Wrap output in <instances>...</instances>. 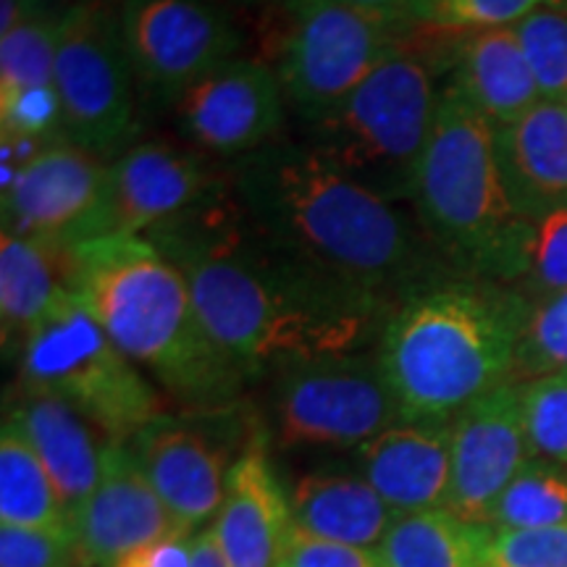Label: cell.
Here are the masks:
<instances>
[{
    "mask_svg": "<svg viewBox=\"0 0 567 567\" xmlns=\"http://www.w3.org/2000/svg\"><path fill=\"white\" fill-rule=\"evenodd\" d=\"M274 431L287 450H358L402 410L381 373L375 352L326 354L276 371Z\"/></svg>",
    "mask_w": 567,
    "mask_h": 567,
    "instance_id": "30bf717a",
    "label": "cell"
},
{
    "mask_svg": "<svg viewBox=\"0 0 567 567\" xmlns=\"http://www.w3.org/2000/svg\"><path fill=\"white\" fill-rule=\"evenodd\" d=\"M51 473L63 505L71 515L80 509L103 471V450L90 421L69 408L59 396L24 386L9 413ZM71 526V523H69Z\"/></svg>",
    "mask_w": 567,
    "mask_h": 567,
    "instance_id": "7402d4cb",
    "label": "cell"
},
{
    "mask_svg": "<svg viewBox=\"0 0 567 567\" xmlns=\"http://www.w3.org/2000/svg\"><path fill=\"white\" fill-rule=\"evenodd\" d=\"M174 116L189 147L237 161L276 142L287 97L276 69L239 55L184 92Z\"/></svg>",
    "mask_w": 567,
    "mask_h": 567,
    "instance_id": "4fadbf2b",
    "label": "cell"
},
{
    "mask_svg": "<svg viewBox=\"0 0 567 567\" xmlns=\"http://www.w3.org/2000/svg\"><path fill=\"white\" fill-rule=\"evenodd\" d=\"M534 457L523 415V381L492 389L452 417V488L446 509L488 526V513Z\"/></svg>",
    "mask_w": 567,
    "mask_h": 567,
    "instance_id": "5bb4252c",
    "label": "cell"
},
{
    "mask_svg": "<svg viewBox=\"0 0 567 567\" xmlns=\"http://www.w3.org/2000/svg\"><path fill=\"white\" fill-rule=\"evenodd\" d=\"M189 567H229L213 526H205L193 536V565Z\"/></svg>",
    "mask_w": 567,
    "mask_h": 567,
    "instance_id": "74e56055",
    "label": "cell"
},
{
    "mask_svg": "<svg viewBox=\"0 0 567 567\" xmlns=\"http://www.w3.org/2000/svg\"><path fill=\"white\" fill-rule=\"evenodd\" d=\"M446 82L494 130L517 122L523 113L542 103V92L515 27L452 32Z\"/></svg>",
    "mask_w": 567,
    "mask_h": 567,
    "instance_id": "44dd1931",
    "label": "cell"
},
{
    "mask_svg": "<svg viewBox=\"0 0 567 567\" xmlns=\"http://www.w3.org/2000/svg\"><path fill=\"white\" fill-rule=\"evenodd\" d=\"M61 13H34L0 34V97L53 84Z\"/></svg>",
    "mask_w": 567,
    "mask_h": 567,
    "instance_id": "83f0119b",
    "label": "cell"
},
{
    "mask_svg": "<svg viewBox=\"0 0 567 567\" xmlns=\"http://www.w3.org/2000/svg\"><path fill=\"white\" fill-rule=\"evenodd\" d=\"M549 0H413L408 17L436 32H476L515 27Z\"/></svg>",
    "mask_w": 567,
    "mask_h": 567,
    "instance_id": "1f68e13d",
    "label": "cell"
},
{
    "mask_svg": "<svg viewBox=\"0 0 567 567\" xmlns=\"http://www.w3.org/2000/svg\"><path fill=\"white\" fill-rule=\"evenodd\" d=\"M174 534L182 530L130 444H105L101 481L71 515L80 567H111L126 551Z\"/></svg>",
    "mask_w": 567,
    "mask_h": 567,
    "instance_id": "9a60e30c",
    "label": "cell"
},
{
    "mask_svg": "<svg viewBox=\"0 0 567 567\" xmlns=\"http://www.w3.org/2000/svg\"><path fill=\"white\" fill-rule=\"evenodd\" d=\"M484 567H567V523L492 534Z\"/></svg>",
    "mask_w": 567,
    "mask_h": 567,
    "instance_id": "836d02e7",
    "label": "cell"
},
{
    "mask_svg": "<svg viewBox=\"0 0 567 567\" xmlns=\"http://www.w3.org/2000/svg\"><path fill=\"white\" fill-rule=\"evenodd\" d=\"M174 260L216 344L245 379L379 342L392 305L331 279L255 226L226 182L145 234Z\"/></svg>",
    "mask_w": 567,
    "mask_h": 567,
    "instance_id": "6da1fadb",
    "label": "cell"
},
{
    "mask_svg": "<svg viewBox=\"0 0 567 567\" xmlns=\"http://www.w3.org/2000/svg\"><path fill=\"white\" fill-rule=\"evenodd\" d=\"M292 526L305 534L379 549L400 513L358 471L318 467L302 473L289 492Z\"/></svg>",
    "mask_w": 567,
    "mask_h": 567,
    "instance_id": "603a6c76",
    "label": "cell"
},
{
    "mask_svg": "<svg viewBox=\"0 0 567 567\" xmlns=\"http://www.w3.org/2000/svg\"><path fill=\"white\" fill-rule=\"evenodd\" d=\"M276 567H384L379 549L352 547L289 528Z\"/></svg>",
    "mask_w": 567,
    "mask_h": 567,
    "instance_id": "d590c367",
    "label": "cell"
},
{
    "mask_svg": "<svg viewBox=\"0 0 567 567\" xmlns=\"http://www.w3.org/2000/svg\"><path fill=\"white\" fill-rule=\"evenodd\" d=\"M494 528L450 509L400 515L381 542L384 567H484Z\"/></svg>",
    "mask_w": 567,
    "mask_h": 567,
    "instance_id": "d4e9b609",
    "label": "cell"
},
{
    "mask_svg": "<svg viewBox=\"0 0 567 567\" xmlns=\"http://www.w3.org/2000/svg\"><path fill=\"white\" fill-rule=\"evenodd\" d=\"M528 297L507 284L452 274L389 313L375 360L402 417L452 421L492 389L515 381Z\"/></svg>",
    "mask_w": 567,
    "mask_h": 567,
    "instance_id": "277c9868",
    "label": "cell"
},
{
    "mask_svg": "<svg viewBox=\"0 0 567 567\" xmlns=\"http://www.w3.org/2000/svg\"><path fill=\"white\" fill-rule=\"evenodd\" d=\"M530 455L567 467V371L523 381Z\"/></svg>",
    "mask_w": 567,
    "mask_h": 567,
    "instance_id": "4dcf8cb0",
    "label": "cell"
},
{
    "mask_svg": "<svg viewBox=\"0 0 567 567\" xmlns=\"http://www.w3.org/2000/svg\"><path fill=\"white\" fill-rule=\"evenodd\" d=\"M567 523V467L530 457L488 513L496 530L544 528Z\"/></svg>",
    "mask_w": 567,
    "mask_h": 567,
    "instance_id": "4316f807",
    "label": "cell"
},
{
    "mask_svg": "<svg viewBox=\"0 0 567 567\" xmlns=\"http://www.w3.org/2000/svg\"><path fill=\"white\" fill-rule=\"evenodd\" d=\"M410 208L455 271L507 287L526 279L534 224L509 203L496 130L450 82Z\"/></svg>",
    "mask_w": 567,
    "mask_h": 567,
    "instance_id": "5b68a950",
    "label": "cell"
},
{
    "mask_svg": "<svg viewBox=\"0 0 567 567\" xmlns=\"http://www.w3.org/2000/svg\"><path fill=\"white\" fill-rule=\"evenodd\" d=\"M567 371V289L528 305L515 354V375L526 381Z\"/></svg>",
    "mask_w": 567,
    "mask_h": 567,
    "instance_id": "f546056e",
    "label": "cell"
},
{
    "mask_svg": "<svg viewBox=\"0 0 567 567\" xmlns=\"http://www.w3.org/2000/svg\"><path fill=\"white\" fill-rule=\"evenodd\" d=\"M515 289L526 295L528 302L567 289V205L534 221L528 271Z\"/></svg>",
    "mask_w": 567,
    "mask_h": 567,
    "instance_id": "d6a6232c",
    "label": "cell"
},
{
    "mask_svg": "<svg viewBox=\"0 0 567 567\" xmlns=\"http://www.w3.org/2000/svg\"><path fill=\"white\" fill-rule=\"evenodd\" d=\"M0 567H80L71 530L0 526Z\"/></svg>",
    "mask_w": 567,
    "mask_h": 567,
    "instance_id": "e575fe53",
    "label": "cell"
},
{
    "mask_svg": "<svg viewBox=\"0 0 567 567\" xmlns=\"http://www.w3.org/2000/svg\"><path fill=\"white\" fill-rule=\"evenodd\" d=\"M289 13L292 27L276 74L302 126L334 111L417 30L408 17L354 9L339 0H300Z\"/></svg>",
    "mask_w": 567,
    "mask_h": 567,
    "instance_id": "ba28073f",
    "label": "cell"
},
{
    "mask_svg": "<svg viewBox=\"0 0 567 567\" xmlns=\"http://www.w3.org/2000/svg\"><path fill=\"white\" fill-rule=\"evenodd\" d=\"M452 32L417 27L334 111L302 126L310 151L389 203L410 205L450 76Z\"/></svg>",
    "mask_w": 567,
    "mask_h": 567,
    "instance_id": "8992f818",
    "label": "cell"
},
{
    "mask_svg": "<svg viewBox=\"0 0 567 567\" xmlns=\"http://www.w3.org/2000/svg\"><path fill=\"white\" fill-rule=\"evenodd\" d=\"M0 523L17 528L71 530L69 509L51 473L11 415H6L0 431Z\"/></svg>",
    "mask_w": 567,
    "mask_h": 567,
    "instance_id": "484cf974",
    "label": "cell"
},
{
    "mask_svg": "<svg viewBox=\"0 0 567 567\" xmlns=\"http://www.w3.org/2000/svg\"><path fill=\"white\" fill-rule=\"evenodd\" d=\"M557 3H563V6H565V9H567V0H557Z\"/></svg>",
    "mask_w": 567,
    "mask_h": 567,
    "instance_id": "b9f144b4",
    "label": "cell"
},
{
    "mask_svg": "<svg viewBox=\"0 0 567 567\" xmlns=\"http://www.w3.org/2000/svg\"><path fill=\"white\" fill-rule=\"evenodd\" d=\"M69 287V247L6 234L0 239L3 350L19 354L27 334Z\"/></svg>",
    "mask_w": 567,
    "mask_h": 567,
    "instance_id": "cb8c5ba5",
    "label": "cell"
},
{
    "mask_svg": "<svg viewBox=\"0 0 567 567\" xmlns=\"http://www.w3.org/2000/svg\"><path fill=\"white\" fill-rule=\"evenodd\" d=\"M226 172L247 218L271 243L392 308L460 274L413 208L375 195L305 142L276 140L231 161Z\"/></svg>",
    "mask_w": 567,
    "mask_h": 567,
    "instance_id": "7a4b0ae2",
    "label": "cell"
},
{
    "mask_svg": "<svg viewBox=\"0 0 567 567\" xmlns=\"http://www.w3.org/2000/svg\"><path fill=\"white\" fill-rule=\"evenodd\" d=\"M122 38L137 92L174 109L203 76L239 59L243 32L216 0H122Z\"/></svg>",
    "mask_w": 567,
    "mask_h": 567,
    "instance_id": "8fae6325",
    "label": "cell"
},
{
    "mask_svg": "<svg viewBox=\"0 0 567 567\" xmlns=\"http://www.w3.org/2000/svg\"><path fill=\"white\" fill-rule=\"evenodd\" d=\"M276 3H281L284 6V9H292V6H297V3H300V0H276Z\"/></svg>",
    "mask_w": 567,
    "mask_h": 567,
    "instance_id": "ab89813d",
    "label": "cell"
},
{
    "mask_svg": "<svg viewBox=\"0 0 567 567\" xmlns=\"http://www.w3.org/2000/svg\"><path fill=\"white\" fill-rule=\"evenodd\" d=\"M19 365L21 386L59 396L109 444H130L137 431L161 415L155 386L113 344L71 287L32 326L19 350Z\"/></svg>",
    "mask_w": 567,
    "mask_h": 567,
    "instance_id": "52a82bcc",
    "label": "cell"
},
{
    "mask_svg": "<svg viewBox=\"0 0 567 567\" xmlns=\"http://www.w3.org/2000/svg\"><path fill=\"white\" fill-rule=\"evenodd\" d=\"M69 287L142 373L182 405L226 410L245 373L216 344L182 268L147 237L69 245Z\"/></svg>",
    "mask_w": 567,
    "mask_h": 567,
    "instance_id": "3957f363",
    "label": "cell"
},
{
    "mask_svg": "<svg viewBox=\"0 0 567 567\" xmlns=\"http://www.w3.org/2000/svg\"><path fill=\"white\" fill-rule=\"evenodd\" d=\"M542 101L567 103V9L549 0L515 24Z\"/></svg>",
    "mask_w": 567,
    "mask_h": 567,
    "instance_id": "f1b7e54d",
    "label": "cell"
},
{
    "mask_svg": "<svg viewBox=\"0 0 567 567\" xmlns=\"http://www.w3.org/2000/svg\"><path fill=\"white\" fill-rule=\"evenodd\" d=\"M226 182L208 155L168 142L130 145L105 168V182L90 216L71 231L69 245L111 237H145L195 208Z\"/></svg>",
    "mask_w": 567,
    "mask_h": 567,
    "instance_id": "7c38bea8",
    "label": "cell"
},
{
    "mask_svg": "<svg viewBox=\"0 0 567 567\" xmlns=\"http://www.w3.org/2000/svg\"><path fill=\"white\" fill-rule=\"evenodd\" d=\"M130 450L182 534H197L218 515L231 465L208 431L161 413L132 436Z\"/></svg>",
    "mask_w": 567,
    "mask_h": 567,
    "instance_id": "e0dca14e",
    "label": "cell"
},
{
    "mask_svg": "<svg viewBox=\"0 0 567 567\" xmlns=\"http://www.w3.org/2000/svg\"><path fill=\"white\" fill-rule=\"evenodd\" d=\"M496 161L517 216L538 221L567 205V103L542 101L496 130Z\"/></svg>",
    "mask_w": 567,
    "mask_h": 567,
    "instance_id": "ffe728a7",
    "label": "cell"
},
{
    "mask_svg": "<svg viewBox=\"0 0 567 567\" xmlns=\"http://www.w3.org/2000/svg\"><path fill=\"white\" fill-rule=\"evenodd\" d=\"M193 536L195 534H174L142 544L118 557L111 567H189L193 565Z\"/></svg>",
    "mask_w": 567,
    "mask_h": 567,
    "instance_id": "8d00e7d4",
    "label": "cell"
},
{
    "mask_svg": "<svg viewBox=\"0 0 567 567\" xmlns=\"http://www.w3.org/2000/svg\"><path fill=\"white\" fill-rule=\"evenodd\" d=\"M354 471L394 513L444 509L452 488V421L402 417L354 450Z\"/></svg>",
    "mask_w": 567,
    "mask_h": 567,
    "instance_id": "ac0fdd59",
    "label": "cell"
},
{
    "mask_svg": "<svg viewBox=\"0 0 567 567\" xmlns=\"http://www.w3.org/2000/svg\"><path fill=\"white\" fill-rule=\"evenodd\" d=\"M292 528V507L264 444L255 442L231 463L218 515V544L229 567H276Z\"/></svg>",
    "mask_w": 567,
    "mask_h": 567,
    "instance_id": "d6986e66",
    "label": "cell"
},
{
    "mask_svg": "<svg viewBox=\"0 0 567 567\" xmlns=\"http://www.w3.org/2000/svg\"><path fill=\"white\" fill-rule=\"evenodd\" d=\"M231 3H239V6H258V3H264V0H231Z\"/></svg>",
    "mask_w": 567,
    "mask_h": 567,
    "instance_id": "60d3db41",
    "label": "cell"
},
{
    "mask_svg": "<svg viewBox=\"0 0 567 567\" xmlns=\"http://www.w3.org/2000/svg\"><path fill=\"white\" fill-rule=\"evenodd\" d=\"M109 163L59 140L3 179V231L66 245L101 197Z\"/></svg>",
    "mask_w": 567,
    "mask_h": 567,
    "instance_id": "2e32d148",
    "label": "cell"
},
{
    "mask_svg": "<svg viewBox=\"0 0 567 567\" xmlns=\"http://www.w3.org/2000/svg\"><path fill=\"white\" fill-rule=\"evenodd\" d=\"M53 82L63 137L97 158L122 155L137 130V82L116 6L74 0L63 9Z\"/></svg>",
    "mask_w": 567,
    "mask_h": 567,
    "instance_id": "9c48e42d",
    "label": "cell"
},
{
    "mask_svg": "<svg viewBox=\"0 0 567 567\" xmlns=\"http://www.w3.org/2000/svg\"><path fill=\"white\" fill-rule=\"evenodd\" d=\"M339 3L354 6V9L375 11V13H389V17H408L413 0H339Z\"/></svg>",
    "mask_w": 567,
    "mask_h": 567,
    "instance_id": "f35d334b",
    "label": "cell"
}]
</instances>
